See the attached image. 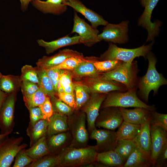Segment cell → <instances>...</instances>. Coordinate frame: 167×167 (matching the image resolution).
<instances>
[{
	"mask_svg": "<svg viewBox=\"0 0 167 167\" xmlns=\"http://www.w3.org/2000/svg\"><path fill=\"white\" fill-rule=\"evenodd\" d=\"M97 152L94 146L66 147L57 155L60 167L87 166L96 161Z\"/></svg>",
	"mask_w": 167,
	"mask_h": 167,
	"instance_id": "cell-1",
	"label": "cell"
},
{
	"mask_svg": "<svg viewBox=\"0 0 167 167\" xmlns=\"http://www.w3.org/2000/svg\"><path fill=\"white\" fill-rule=\"evenodd\" d=\"M146 57L148 62L147 71L138 82V87L140 97L148 103L150 92L152 90L154 95H156L161 86L167 84V81L162 74L157 71L156 67V60L153 54L149 52Z\"/></svg>",
	"mask_w": 167,
	"mask_h": 167,
	"instance_id": "cell-2",
	"label": "cell"
},
{
	"mask_svg": "<svg viewBox=\"0 0 167 167\" xmlns=\"http://www.w3.org/2000/svg\"><path fill=\"white\" fill-rule=\"evenodd\" d=\"M138 69L136 63L123 62L116 68L109 72L101 73V77L119 82L126 87L127 91L136 90Z\"/></svg>",
	"mask_w": 167,
	"mask_h": 167,
	"instance_id": "cell-3",
	"label": "cell"
},
{
	"mask_svg": "<svg viewBox=\"0 0 167 167\" xmlns=\"http://www.w3.org/2000/svg\"><path fill=\"white\" fill-rule=\"evenodd\" d=\"M109 107L123 108L141 107L150 110H155L154 105H148L138 97L136 90L125 92L120 91L109 92L102 103L100 109Z\"/></svg>",
	"mask_w": 167,
	"mask_h": 167,
	"instance_id": "cell-4",
	"label": "cell"
},
{
	"mask_svg": "<svg viewBox=\"0 0 167 167\" xmlns=\"http://www.w3.org/2000/svg\"><path fill=\"white\" fill-rule=\"evenodd\" d=\"M153 42L147 45H144L133 49L120 48L110 43L108 49L99 58V61L119 60L122 62H131L136 57L143 56L145 58L151 50Z\"/></svg>",
	"mask_w": 167,
	"mask_h": 167,
	"instance_id": "cell-5",
	"label": "cell"
},
{
	"mask_svg": "<svg viewBox=\"0 0 167 167\" xmlns=\"http://www.w3.org/2000/svg\"><path fill=\"white\" fill-rule=\"evenodd\" d=\"M76 111L68 116L69 130L72 139L70 146L77 148L85 147L86 146L89 138L86 127V116L82 111Z\"/></svg>",
	"mask_w": 167,
	"mask_h": 167,
	"instance_id": "cell-6",
	"label": "cell"
},
{
	"mask_svg": "<svg viewBox=\"0 0 167 167\" xmlns=\"http://www.w3.org/2000/svg\"><path fill=\"white\" fill-rule=\"evenodd\" d=\"M79 81L87 88L90 94L108 93L112 91H127L126 87L122 84L104 79L99 75L96 76L84 77Z\"/></svg>",
	"mask_w": 167,
	"mask_h": 167,
	"instance_id": "cell-7",
	"label": "cell"
},
{
	"mask_svg": "<svg viewBox=\"0 0 167 167\" xmlns=\"http://www.w3.org/2000/svg\"><path fill=\"white\" fill-rule=\"evenodd\" d=\"M74 23L71 33H78L80 36V43L91 47L101 41L98 37L99 31L80 18L74 11Z\"/></svg>",
	"mask_w": 167,
	"mask_h": 167,
	"instance_id": "cell-8",
	"label": "cell"
},
{
	"mask_svg": "<svg viewBox=\"0 0 167 167\" xmlns=\"http://www.w3.org/2000/svg\"><path fill=\"white\" fill-rule=\"evenodd\" d=\"M23 138H8L0 143V167H10L17 154L27 146L26 144H20Z\"/></svg>",
	"mask_w": 167,
	"mask_h": 167,
	"instance_id": "cell-9",
	"label": "cell"
},
{
	"mask_svg": "<svg viewBox=\"0 0 167 167\" xmlns=\"http://www.w3.org/2000/svg\"><path fill=\"white\" fill-rule=\"evenodd\" d=\"M100 109L95 122L96 127L113 131L118 128L123 121L119 107H109Z\"/></svg>",
	"mask_w": 167,
	"mask_h": 167,
	"instance_id": "cell-10",
	"label": "cell"
},
{
	"mask_svg": "<svg viewBox=\"0 0 167 167\" xmlns=\"http://www.w3.org/2000/svg\"><path fill=\"white\" fill-rule=\"evenodd\" d=\"M159 0H140L141 5L144 7V11L138 20V25L146 29L148 32L146 41H153L159 31L160 23L151 21L153 10Z\"/></svg>",
	"mask_w": 167,
	"mask_h": 167,
	"instance_id": "cell-11",
	"label": "cell"
},
{
	"mask_svg": "<svg viewBox=\"0 0 167 167\" xmlns=\"http://www.w3.org/2000/svg\"><path fill=\"white\" fill-rule=\"evenodd\" d=\"M127 21H123L118 24L108 23L104 28L102 32L98 37L101 41L104 40L114 43L124 44L128 40Z\"/></svg>",
	"mask_w": 167,
	"mask_h": 167,
	"instance_id": "cell-12",
	"label": "cell"
},
{
	"mask_svg": "<svg viewBox=\"0 0 167 167\" xmlns=\"http://www.w3.org/2000/svg\"><path fill=\"white\" fill-rule=\"evenodd\" d=\"M107 94H91L89 100L81 108L82 111L86 114L88 129L90 133L96 129L95 122L99 114L101 105Z\"/></svg>",
	"mask_w": 167,
	"mask_h": 167,
	"instance_id": "cell-13",
	"label": "cell"
},
{
	"mask_svg": "<svg viewBox=\"0 0 167 167\" xmlns=\"http://www.w3.org/2000/svg\"><path fill=\"white\" fill-rule=\"evenodd\" d=\"M90 137L96 141L94 146L97 153L114 150L117 145L116 132L114 131L96 129L90 133Z\"/></svg>",
	"mask_w": 167,
	"mask_h": 167,
	"instance_id": "cell-14",
	"label": "cell"
},
{
	"mask_svg": "<svg viewBox=\"0 0 167 167\" xmlns=\"http://www.w3.org/2000/svg\"><path fill=\"white\" fill-rule=\"evenodd\" d=\"M73 57H83L84 56L77 51L65 49L53 56H43L38 60L36 64L37 67L47 70L59 65L67 58Z\"/></svg>",
	"mask_w": 167,
	"mask_h": 167,
	"instance_id": "cell-15",
	"label": "cell"
},
{
	"mask_svg": "<svg viewBox=\"0 0 167 167\" xmlns=\"http://www.w3.org/2000/svg\"><path fill=\"white\" fill-rule=\"evenodd\" d=\"M63 3L82 14L90 22L91 26L95 28L100 25L105 26L108 23L101 16L87 7L79 0H63Z\"/></svg>",
	"mask_w": 167,
	"mask_h": 167,
	"instance_id": "cell-16",
	"label": "cell"
},
{
	"mask_svg": "<svg viewBox=\"0 0 167 167\" xmlns=\"http://www.w3.org/2000/svg\"><path fill=\"white\" fill-rule=\"evenodd\" d=\"M15 97L7 96L0 110V128L2 134L11 132L14 120Z\"/></svg>",
	"mask_w": 167,
	"mask_h": 167,
	"instance_id": "cell-17",
	"label": "cell"
},
{
	"mask_svg": "<svg viewBox=\"0 0 167 167\" xmlns=\"http://www.w3.org/2000/svg\"><path fill=\"white\" fill-rule=\"evenodd\" d=\"M151 139V159L154 166L156 158L167 144V131L158 126H150Z\"/></svg>",
	"mask_w": 167,
	"mask_h": 167,
	"instance_id": "cell-18",
	"label": "cell"
},
{
	"mask_svg": "<svg viewBox=\"0 0 167 167\" xmlns=\"http://www.w3.org/2000/svg\"><path fill=\"white\" fill-rule=\"evenodd\" d=\"M63 0H32L33 6L44 14L60 15L66 12L67 6L63 3Z\"/></svg>",
	"mask_w": 167,
	"mask_h": 167,
	"instance_id": "cell-19",
	"label": "cell"
},
{
	"mask_svg": "<svg viewBox=\"0 0 167 167\" xmlns=\"http://www.w3.org/2000/svg\"><path fill=\"white\" fill-rule=\"evenodd\" d=\"M37 42L40 46L45 48L47 54L52 53L62 47L80 43L79 36L70 37L67 35L50 42L39 39L37 41Z\"/></svg>",
	"mask_w": 167,
	"mask_h": 167,
	"instance_id": "cell-20",
	"label": "cell"
},
{
	"mask_svg": "<svg viewBox=\"0 0 167 167\" xmlns=\"http://www.w3.org/2000/svg\"><path fill=\"white\" fill-rule=\"evenodd\" d=\"M153 166L151 152L136 147L128 158L123 167H149Z\"/></svg>",
	"mask_w": 167,
	"mask_h": 167,
	"instance_id": "cell-21",
	"label": "cell"
},
{
	"mask_svg": "<svg viewBox=\"0 0 167 167\" xmlns=\"http://www.w3.org/2000/svg\"><path fill=\"white\" fill-rule=\"evenodd\" d=\"M123 121L137 125H141L148 118L151 111L141 107H135L134 109H128L119 107Z\"/></svg>",
	"mask_w": 167,
	"mask_h": 167,
	"instance_id": "cell-22",
	"label": "cell"
},
{
	"mask_svg": "<svg viewBox=\"0 0 167 167\" xmlns=\"http://www.w3.org/2000/svg\"><path fill=\"white\" fill-rule=\"evenodd\" d=\"M150 126V114L147 119L141 124L139 132L136 137L132 140L136 147L145 151L151 152V139Z\"/></svg>",
	"mask_w": 167,
	"mask_h": 167,
	"instance_id": "cell-23",
	"label": "cell"
},
{
	"mask_svg": "<svg viewBox=\"0 0 167 167\" xmlns=\"http://www.w3.org/2000/svg\"><path fill=\"white\" fill-rule=\"evenodd\" d=\"M95 57H87L86 60L71 71L73 79L79 81L85 77L96 76L100 74L96 70L93 62L97 58Z\"/></svg>",
	"mask_w": 167,
	"mask_h": 167,
	"instance_id": "cell-24",
	"label": "cell"
},
{
	"mask_svg": "<svg viewBox=\"0 0 167 167\" xmlns=\"http://www.w3.org/2000/svg\"><path fill=\"white\" fill-rule=\"evenodd\" d=\"M48 122L47 134L49 136L69 130L68 116L54 112Z\"/></svg>",
	"mask_w": 167,
	"mask_h": 167,
	"instance_id": "cell-25",
	"label": "cell"
},
{
	"mask_svg": "<svg viewBox=\"0 0 167 167\" xmlns=\"http://www.w3.org/2000/svg\"><path fill=\"white\" fill-rule=\"evenodd\" d=\"M96 161L104 166L110 167H123L125 162L114 150L97 153Z\"/></svg>",
	"mask_w": 167,
	"mask_h": 167,
	"instance_id": "cell-26",
	"label": "cell"
},
{
	"mask_svg": "<svg viewBox=\"0 0 167 167\" xmlns=\"http://www.w3.org/2000/svg\"><path fill=\"white\" fill-rule=\"evenodd\" d=\"M29 149L25 150L27 154L36 160L47 155L51 153L45 136L39 139Z\"/></svg>",
	"mask_w": 167,
	"mask_h": 167,
	"instance_id": "cell-27",
	"label": "cell"
},
{
	"mask_svg": "<svg viewBox=\"0 0 167 167\" xmlns=\"http://www.w3.org/2000/svg\"><path fill=\"white\" fill-rule=\"evenodd\" d=\"M141 125L135 124L123 121L116 131L117 140H133L139 132Z\"/></svg>",
	"mask_w": 167,
	"mask_h": 167,
	"instance_id": "cell-28",
	"label": "cell"
},
{
	"mask_svg": "<svg viewBox=\"0 0 167 167\" xmlns=\"http://www.w3.org/2000/svg\"><path fill=\"white\" fill-rule=\"evenodd\" d=\"M48 125V121L45 119L40 120L33 126L28 129L27 134L30 139V146L39 139L45 136L47 133Z\"/></svg>",
	"mask_w": 167,
	"mask_h": 167,
	"instance_id": "cell-29",
	"label": "cell"
},
{
	"mask_svg": "<svg viewBox=\"0 0 167 167\" xmlns=\"http://www.w3.org/2000/svg\"><path fill=\"white\" fill-rule=\"evenodd\" d=\"M75 97L76 109L79 110L89 100L91 94L87 88L79 81H73Z\"/></svg>",
	"mask_w": 167,
	"mask_h": 167,
	"instance_id": "cell-30",
	"label": "cell"
},
{
	"mask_svg": "<svg viewBox=\"0 0 167 167\" xmlns=\"http://www.w3.org/2000/svg\"><path fill=\"white\" fill-rule=\"evenodd\" d=\"M47 96L40 86L38 89L33 94L23 96V99L26 106L28 109L30 108L39 106L42 104L46 100Z\"/></svg>",
	"mask_w": 167,
	"mask_h": 167,
	"instance_id": "cell-31",
	"label": "cell"
},
{
	"mask_svg": "<svg viewBox=\"0 0 167 167\" xmlns=\"http://www.w3.org/2000/svg\"><path fill=\"white\" fill-rule=\"evenodd\" d=\"M136 148V146L132 140L122 139L118 141L114 150L121 156L126 162Z\"/></svg>",
	"mask_w": 167,
	"mask_h": 167,
	"instance_id": "cell-32",
	"label": "cell"
},
{
	"mask_svg": "<svg viewBox=\"0 0 167 167\" xmlns=\"http://www.w3.org/2000/svg\"><path fill=\"white\" fill-rule=\"evenodd\" d=\"M37 67L40 81V85L50 98L57 95L54 91L52 81L48 75L46 70Z\"/></svg>",
	"mask_w": 167,
	"mask_h": 167,
	"instance_id": "cell-33",
	"label": "cell"
},
{
	"mask_svg": "<svg viewBox=\"0 0 167 167\" xmlns=\"http://www.w3.org/2000/svg\"><path fill=\"white\" fill-rule=\"evenodd\" d=\"M69 134L64 132L50 136L47 143L50 152L66 144L70 136Z\"/></svg>",
	"mask_w": 167,
	"mask_h": 167,
	"instance_id": "cell-34",
	"label": "cell"
},
{
	"mask_svg": "<svg viewBox=\"0 0 167 167\" xmlns=\"http://www.w3.org/2000/svg\"><path fill=\"white\" fill-rule=\"evenodd\" d=\"M123 62L119 60L99 61V58L94 61L93 64L96 71L100 74L111 71L118 67Z\"/></svg>",
	"mask_w": 167,
	"mask_h": 167,
	"instance_id": "cell-35",
	"label": "cell"
},
{
	"mask_svg": "<svg viewBox=\"0 0 167 167\" xmlns=\"http://www.w3.org/2000/svg\"><path fill=\"white\" fill-rule=\"evenodd\" d=\"M60 78L64 92L75 96L73 77L71 71L61 69Z\"/></svg>",
	"mask_w": 167,
	"mask_h": 167,
	"instance_id": "cell-36",
	"label": "cell"
},
{
	"mask_svg": "<svg viewBox=\"0 0 167 167\" xmlns=\"http://www.w3.org/2000/svg\"><path fill=\"white\" fill-rule=\"evenodd\" d=\"M21 79L22 81H28L40 85V81L37 66L34 67L31 65H25L21 70Z\"/></svg>",
	"mask_w": 167,
	"mask_h": 167,
	"instance_id": "cell-37",
	"label": "cell"
},
{
	"mask_svg": "<svg viewBox=\"0 0 167 167\" xmlns=\"http://www.w3.org/2000/svg\"><path fill=\"white\" fill-rule=\"evenodd\" d=\"M54 112L68 116L74 112V109L55 96L50 98Z\"/></svg>",
	"mask_w": 167,
	"mask_h": 167,
	"instance_id": "cell-38",
	"label": "cell"
},
{
	"mask_svg": "<svg viewBox=\"0 0 167 167\" xmlns=\"http://www.w3.org/2000/svg\"><path fill=\"white\" fill-rule=\"evenodd\" d=\"M86 57H71L67 58L59 65L51 69L71 71L86 60Z\"/></svg>",
	"mask_w": 167,
	"mask_h": 167,
	"instance_id": "cell-39",
	"label": "cell"
},
{
	"mask_svg": "<svg viewBox=\"0 0 167 167\" xmlns=\"http://www.w3.org/2000/svg\"><path fill=\"white\" fill-rule=\"evenodd\" d=\"M58 161L57 156H49L43 158L35 160L27 167H53L58 166Z\"/></svg>",
	"mask_w": 167,
	"mask_h": 167,
	"instance_id": "cell-40",
	"label": "cell"
},
{
	"mask_svg": "<svg viewBox=\"0 0 167 167\" xmlns=\"http://www.w3.org/2000/svg\"><path fill=\"white\" fill-rule=\"evenodd\" d=\"M150 125L159 126L167 131V114L155 110L150 111Z\"/></svg>",
	"mask_w": 167,
	"mask_h": 167,
	"instance_id": "cell-41",
	"label": "cell"
},
{
	"mask_svg": "<svg viewBox=\"0 0 167 167\" xmlns=\"http://www.w3.org/2000/svg\"><path fill=\"white\" fill-rule=\"evenodd\" d=\"M15 88L13 78L11 75H3L0 79V90L6 93L12 92Z\"/></svg>",
	"mask_w": 167,
	"mask_h": 167,
	"instance_id": "cell-42",
	"label": "cell"
},
{
	"mask_svg": "<svg viewBox=\"0 0 167 167\" xmlns=\"http://www.w3.org/2000/svg\"><path fill=\"white\" fill-rule=\"evenodd\" d=\"M15 156L13 167H23L28 166L35 160L27 154L24 149L19 151Z\"/></svg>",
	"mask_w": 167,
	"mask_h": 167,
	"instance_id": "cell-43",
	"label": "cell"
},
{
	"mask_svg": "<svg viewBox=\"0 0 167 167\" xmlns=\"http://www.w3.org/2000/svg\"><path fill=\"white\" fill-rule=\"evenodd\" d=\"M38 107L42 113L43 119L49 121L54 113L50 97L47 96L45 102Z\"/></svg>",
	"mask_w": 167,
	"mask_h": 167,
	"instance_id": "cell-44",
	"label": "cell"
},
{
	"mask_svg": "<svg viewBox=\"0 0 167 167\" xmlns=\"http://www.w3.org/2000/svg\"><path fill=\"white\" fill-rule=\"evenodd\" d=\"M40 85L28 81H22L21 91L23 96H28L33 94L40 87Z\"/></svg>",
	"mask_w": 167,
	"mask_h": 167,
	"instance_id": "cell-45",
	"label": "cell"
},
{
	"mask_svg": "<svg viewBox=\"0 0 167 167\" xmlns=\"http://www.w3.org/2000/svg\"><path fill=\"white\" fill-rule=\"evenodd\" d=\"M57 95L61 101L75 110L76 105L75 96L64 92H58Z\"/></svg>",
	"mask_w": 167,
	"mask_h": 167,
	"instance_id": "cell-46",
	"label": "cell"
},
{
	"mask_svg": "<svg viewBox=\"0 0 167 167\" xmlns=\"http://www.w3.org/2000/svg\"><path fill=\"white\" fill-rule=\"evenodd\" d=\"M28 109L30 113L31 126H33L40 120L43 119L42 113L39 107L30 108Z\"/></svg>",
	"mask_w": 167,
	"mask_h": 167,
	"instance_id": "cell-47",
	"label": "cell"
},
{
	"mask_svg": "<svg viewBox=\"0 0 167 167\" xmlns=\"http://www.w3.org/2000/svg\"><path fill=\"white\" fill-rule=\"evenodd\" d=\"M47 74L51 80L55 92L58 93L57 84L61 72V69H51L46 70Z\"/></svg>",
	"mask_w": 167,
	"mask_h": 167,
	"instance_id": "cell-48",
	"label": "cell"
},
{
	"mask_svg": "<svg viewBox=\"0 0 167 167\" xmlns=\"http://www.w3.org/2000/svg\"><path fill=\"white\" fill-rule=\"evenodd\" d=\"M167 159V144L165 145L158 155L154 166L162 167L166 165Z\"/></svg>",
	"mask_w": 167,
	"mask_h": 167,
	"instance_id": "cell-49",
	"label": "cell"
},
{
	"mask_svg": "<svg viewBox=\"0 0 167 167\" xmlns=\"http://www.w3.org/2000/svg\"><path fill=\"white\" fill-rule=\"evenodd\" d=\"M21 3V9L24 11H26L28 7V5L32 0H19Z\"/></svg>",
	"mask_w": 167,
	"mask_h": 167,
	"instance_id": "cell-50",
	"label": "cell"
},
{
	"mask_svg": "<svg viewBox=\"0 0 167 167\" xmlns=\"http://www.w3.org/2000/svg\"><path fill=\"white\" fill-rule=\"evenodd\" d=\"M7 96L6 93L0 90V110Z\"/></svg>",
	"mask_w": 167,
	"mask_h": 167,
	"instance_id": "cell-51",
	"label": "cell"
},
{
	"mask_svg": "<svg viewBox=\"0 0 167 167\" xmlns=\"http://www.w3.org/2000/svg\"><path fill=\"white\" fill-rule=\"evenodd\" d=\"M11 132H9L4 134H0V143L3 141L11 133Z\"/></svg>",
	"mask_w": 167,
	"mask_h": 167,
	"instance_id": "cell-52",
	"label": "cell"
},
{
	"mask_svg": "<svg viewBox=\"0 0 167 167\" xmlns=\"http://www.w3.org/2000/svg\"><path fill=\"white\" fill-rule=\"evenodd\" d=\"M2 75L1 74V73L0 72V79L1 77L2 76Z\"/></svg>",
	"mask_w": 167,
	"mask_h": 167,
	"instance_id": "cell-53",
	"label": "cell"
}]
</instances>
